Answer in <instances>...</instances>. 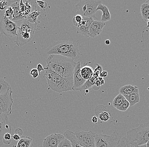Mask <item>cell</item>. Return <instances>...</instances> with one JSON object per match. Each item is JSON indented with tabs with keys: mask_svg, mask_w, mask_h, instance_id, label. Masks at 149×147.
I'll return each mask as SVG.
<instances>
[{
	"mask_svg": "<svg viewBox=\"0 0 149 147\" xmlns=\"http://www.w3.org/2000/svg\"><path fill=\"white\" fill-rule=\"evenodd\" d=\"M47 67L58 75L73 80V72L76 62L68 58L59 55H49L46 60Z\"/></svg>",
	"mask_w": 149,
	"mask_h": 147,
	"instance_id": "1",
	"label": "cell"
},
{
	"mask_svg": "<svg viewBox=\"0 0 149 147\" xmlns=\"http://www.w3.org/2000/svg\"><path fill=\"white\" fill-rule=\"evenodd\" d=\"M46 54L62 56L74 60L83 55L79 50V42L64 40L57 42L46 49Z\"/></svg>",
	"mask_w": 149,
	"mask_h": 147,
	"instance_id": "2",
	"label": "cell"
},
{
	"mask_svg": "<svg viewBox=\"0 0 149 147\" xmlns=\"http://www.w3.org/2000/svg\"><path fill=\"white\" fill-rule=\"evenodd\" d=\"M47 84L49 88L58 93L73 90V80L64 78L53 71L49 67L44 68Z\"/></svg>",
	"mask_w": 149,
	"mask_h": 147,
	"instance_id": "3",
	"label": "cell"
},
{
	"mask_svg": "<svg viewBox=\"0 0 149 147\" xmlns=\"http://www.w3.org/2000/svg\"><path fill=\"white\" fill-rule=\"evenodd\" d=\"M126 138L127 146H137L147 144L149 140V123L127 131Z\"/></svg>",
	"mask_w": 149,
	"mask_h": 147,
	"instance_id": "4",
	"label": "cell"
},
{
	"mask_svg": "<svg viewBox=\"0 0 149 147\" xmlns=\"http://www.w3.org/2000/svg\"><path fill=\"white\" fill-rule=\"evenodd\" d=\"M36 23H31L27 19L23 21L18 29L16 43L18 46H23L30 41L36 30Z\"/></svg>",
	"mask_w": 149,
	"mask_h": 147,
	"instance_id": "5",
	"label": "cell"
},
{
	"mask_svg": "<svg viewBox=\"0 0 149 147\" xmlns=\"http://www.w3.org/2000/svg\"><path fill=\"white\" fill-rule=\"evenodd\" d=\"M102 1L99 0H85L81 1L75 5L77 10V15H79L82 17H95L97 12V8Z\"/></svg>",
	"mask_w": 149,
	"mask_h": 147,
	"instance_id": "6",
	"label": "cell"
},
{
	"mask_svg": "<svg viewBox=\"0 0 149 147\" xmlns=\"http://www.w3.org/2000/svg\"><path fill=\"white\" fill-rule=\"evenodd\" d=\"M121 137L120 134L117 133L111 135L96 134L95 137V147H116Z\"/></svg>",
	"mask_w": 149,
	"mask_h": 147,
	"instance_id": "7",
	"label": "cell"
},
{
	"mask_svg": "<svg viewBox=\"0 0 149 147\" xmlns=\"http://www.w3.org/2000/svg\"><path fill=\"white\" fill-rule=\"evenodd\" d=\"M18 26L17 24L4 15L0 21V31L8 37H17Z\"/></svg>",
	"mask_w": 149,
	"mask_h": 147,
	"instance_id": "8",
	"label": "cell"
},
{
	"mask_svg": "<svg viewBox=\"0 0 149 147\" xmlns=\"http://www.w3.org/2000/svg\"><path fill=\"white\" fill-rule=\"evenodd\" d=\"M13 92L10 88L7 93L4 94H0V113L9 116L12 112V106L13 99L12 97Z\"/></svg>",
	"mask_w": 149,
	"mask_h": 147,
	"instance_id": "9",
	"label": "cell"
},
{
	"mask_svg": "<svg viewBox=\"0 0 149 147\" xmlns=\"http://www.w3.org/2000/svg\"><path fill=\"white\" fill-rule=\"evenodd\" d=\"M80 146L82 147H95L96 133L92 131H77L74 132Z\"/></svg>",
	"mask_w": 149,
	"mask_h": 147,
	"instance_id": "10",
	"label": "cell"
},
{
	"mask_svg": "<svg viewBox=\"0 0 149 147\" xmlns=\"http://www.w3.org/2000/svg\"><path fill=\"white\" fill-rule=\"evenodd\" d=\"M81 68V67L80 61L76 62L73 74L74 91H77L79 88L82 86L86 81L81 76V73H80Z\"/></svg>",
	"mask_w": 149,
	"mask_h": 147,
	"instance_id": "11",
	"label": "cell"
},
{
	"mask_svg": "<svg viewBox=\"0 0 149 147\" xmlns=\"http://www.w3.org/2000/svg\"><path fill=\"white\" fill-rule=\"evenodd\" d=\"M65 138L63 135L53 134L44 139L43 142V147H58L59 143Z\"/></svg>",
	"mask_w": 149,
	"mask_h": 147,
	"instance_id": "12",
	"label": "cell"
},
{
	"mask_svg": "<svg viewBox=\"0 0 149 147\" xmlns=\"http://www.w3.org/2000/svg\"><path fill=\"white\" fill-rule=\"evenodd\" d=\"M93 21L94 20L92 17H83L81 22L77 27V33L89 38V27Z\"/></svg>",
	"mask_w": 149,
	"mask_h": 147,
	"instance_id": "13",
	"label": "cell"
},
{
	"mask_svg": "<svg viewBox=\"0 0 149 147\" xmlns=\"http://www.w3.org/2000/svg\"><path fill=\"white\" fill-rule=\"evenodd\" d=\"M106 23L101 21L94 20L90 25L89 28V37L95 38L97 37L102 32Z\"/></svg>",
	"mask_w": 149,
	"mask_h": 147,
	"instance_id": "14",
	"label": "cell"
},
{
	"mask_svg": "<svg viewBox=\"0 0 149 147\" xmlns=\"http://www.w3.org/2000/svg\"><path fill=\"white\" fill-rule=\"evenodd\" d=\"M12 127L9 122L8 116L6 114H0V132L4 135L6 133H11Z\"/></svg>",
	"mask_w": 149,
	"mask_h": 147,
	"instance_id": "15",
	"label": "cell"
},
{
	"mask_svg": "<svg viewBox=\"0 0 149 147\" xmlns=\"http://www.w3.org/2000/svg\"><path fill=\"white\" fill-rule=\"evenodd\" d=\"M119 92L123 96L128 95L134 93H139V90L136 86L128 84L121 87L119 90Z\"/></svg>",
	"mask_w": 149,
	"mask_h": 147,
	"instance_id": "16",
	"label": "cell"
},
{
	"mask_svg": "<svg viewBox=\"0 0 149 147\" xmlns=\"http://www.w3.org/2000/svg\"><path fill=\"white\" fill-rule=\"evenodd\" d=\"M64 137L69 140L71 144L72 147H82L79 144L78 138L74 132L69 130H66L64 133Z\"/></svg>",
	"mask_w": 149,
	"mask_h": 147,
	"instance_id": "17",
	"label": "cell"
},
{
	"mask_svg": "<svg viewBox=\"0 0 149 147\" xmlns=\"http://www.w3.org/2000/svg\"><path fill=\"white\" fill-rule=\"evenodd\" d=\"M97 11H101L102 12V15L101 17V22H105L109 21L111 19V16L109 11V8L104 4L102 3H100L98 5L96 9Z\"/></svg>",
	"mask_w": 149,
	"mask_h": 147,
	"instance_id": "18",
	"label": "cell"
},
{
	"mask_svg": "<svg viewBox=\"0 0 149 147\" xmlns=\"http://www.w3.org/2000/svg\"><path fill=\"white\" fill-rule=\"evenodd\" d=\"M11 7L13 10L14 14L13 17L12 21L18 22L23 19V16L21 14L19 9V2L17 1L16 2L12 4Z\"/></svg>",
	"mask_w": 149,
	"mask_h": 147,
	"instance_id": "19",
	"label": "cell"
},
{
	"mask_svg": "<svg viewBox=\"0 0 149 147\" xmlns=\"http://www.w3.org/2000/svg\"><path fill=\"white\" fill-rule=\"evenodd\" d=\"M141 14L142 19L144 22L148 24L149 18V1H146L141 6Z\"/></svg>",
	"mask_w": 149,
	"mask_h": 147,
	"instance_id": "20",
	"label": "cell"
},
{
	"mask_svg": "<svg viewBox=\"0 0 149 147\" xmlns=\"http://www.w3.org/2000/svg\"><path fill=\"white\" fill-rule=\"evenodd\" d=\"M94 70L92 68L88 66H84L81 68V73L82 77L85 80H88L93 76Z\"/></svg>",
	"mask_w": 149,
	"mask_h": 147,
	"instance_id": "21",
	"label": "cell"
},
{
	"mask_svg": "<svg viewBox=\"0 0 149 147\" xmlns=\"http://www.w3.org/2000/svg\"><path fill=\"white\" fill-rule=\"evenodd\" d=\"M33 146L32 138L29 136H23L20 138L15 147H32Z\"/></svg>",
	"mask_w": 149,
	"mask_h": 147,
	"instance_id": "22",
	"label": "cell"
},
{
	"mask_svg": "<svg viewBox=\"0 0 149 147\" xmlns=\"http://www.w3.org/2000/svg\"><path fill=\"white\" fill-rule=\"evenodd\" d=\"M124 96L126 100L129 102L131 107L134 106L140 101L139 93H134L128 95H125Z\"/></svg>",
	"mask_w": 149,
	"mask_h": 147,
	"instance_id": "23",
	"label": "cell"
},
{
	"mask_svg": "<svg viewBox=\"0 0 149 147\" xmlns=\"http://www.w3.org/2000/svg\"><path fill=\"white\" fill-rule=\"evenodd\" d=\"M96 79H95L93 76H92L88 80L86 81L84 83L82 86L79 88L77 91H81L84 90H88V89L93 87V86L95 85Z\"/></svg>",
	"mask_w": 149,
	"mask_h": 147,
	"instance_id": "24",
	"label": "cell"
},
{
	"mask_svg": "<svg viewBox=\"0 0 149 147\" xmlns=\"http://www.w3.org/2000/svg\"><path fill=\"white\" fill-rule=\"evenodd\" d=\"M125 100V98L123 95L119 94L113 100V106L116 109L121 106Z\"/></svg>",
	"mask_w": 149,
	"mask_h": 147,
	"instance_id": "25",
	"label": "cell"
},
{
	"mask_svg": "<svg viewBox=\"0 0 149 147\" xmlns=\"http://www.w3.org/2000/svg\"><path fill=\"white\" fill-rule=\"evenodd\" d=\"M10 84L6 81L0 79V94H4L11 88Z\"/></svg>",
	"mask_w": 149,
	"mask_h": 147,
	"instance_id": "26",
	"label": "cell"
},
{
	"mask_svg": "<svg viewBox=\"0 0 149 147\" xmlns=\"http://www.w3.org/2000/svg\"><path fill=\"white\" fill-rule=\"evenodd\" d=\"M100 121L103 122H107L109 120L110 115L109 113L107 112V111H104L100 112L98 115Z\"/></svg>",
	"mask_w": 149,
	"mask_h": 147,
	"instance_id": "27",
	"label": "cell"
},
{
	"mask_svg": "<svg viewBox=\"0 0 149 147\" xmlns=\"http://www.w3.org/2000/svg\"><path fill=\"white\" fill-rule=\"evenodd\" d=\"M130 107V105L129 102L127 100H125L124 102L123 103V104L121 106H120V107L116 108V109L120 111L124 112V111H126Z\"/></svg>",
	"mask_w": 149,
	"mask_h": 147,
	"instance_id": "28",
	"label": "cell"
},
{
	"mask_svg": "<svg viewBox=\"0 0 149 147\" xmlns=\"http://www.w3.org/2000/svg\"><path fill=\"white\" fill-rule=\"evenodd\" d=\"M13 14V8L11 6H9V7H7V9L6 10L4 16L9 18L10 20H12Z\"/></svg>",
	"mask_w": 149,
	"mask_h": 147,
	"instance_id": "29",
	"label": "cell"
},
{
	"mask_svg": "<svg viewBox=\"0 0 149 147\" xmlns=\"http://www.w3.org/2000/svg\"><path fill=\"white\" fill-rule=\"evenodd\" d=\"M83 17L79 15H76L72 20L73 25L75 26H78L82 20Z\"/></svg>",
	"mask_w": 149,
	"mask_h": 147,
	"instance_id": "30",
	"label": "cell"
},
{
	"mask_svg": "<svg viewBox=\"0 0 149 147\" xmlns=\"http://www.w3.org/2000/svg\"><path fill=\"white\" fill-rule=\"evenodd\" d=\"M11 138H12V136L10 133H6L3 135V144L6 145L10 144L11 142Z\"/></svg>",
	"mask_w": 149,
	"mask_h": 147,
	"instance_id": "31",
	"label": "cell"
},
{
	"mask_svg": "<svg viewBox=\"0 0 149 147\" xmlns=\"http://www.w3.org/2000/svg\"><path fill=\"white\" fill-rule=\"evenodd\" d=\"M58 147H72V145L70 142L65 137L61 141Z\"/></svg>",
	"mask_w": 149,
	"mask_h": 147,
	"instance_id": "32",
	"label": "cell"
},
{
	"mask_svg": "<svg viewBox=\"0 0 149 147\" xmlns=\"http://www.w3.org/2000/svg\"><path fill=\"white\" fill-rule=\"evenodd\" d=\"M40 13H39L38 11H35L34 12H33L29 16V18H31L32 20H33V23H36L37 17H38Z\"/></svg>",
	"mask_w": 149,
	"mask_h": 147,
	"instance_id": "33",
	"label": "cell"
},
{
	"mask_svg": "<svg viewBox=\"0 0 149 147\" xmlns=\"http://www.w3.org/2000/svg\"><path fill=\"white\" fill-rule=\"evenodd\" d=\"M126 138L123 137L120 139L116 147H126Z\"/></svg>",
	"mask_w": 149,
	"mask_h": 147,
	"instance_id": "34",
	"label": "cell"
},
{
	"mask_svg": "<svg viewBox=\"0 0 149 147\" xmlns=\"http://www.w3.org/2000/svg\"><path fill=\"white\" fill-rule=\"evenodd\" d=\"M36 2L42 10H45L47 7V3L43 1H37Z\"/></svg>",
	"mask_w": 149,
	"mask_h": 147,
	"instance_id": "35",
	"label": "cell"
},
{
	"mask_svg": "<svg viewBox=\"0 0 149 147\" xmlns=\"http://www.w3.org/2000/svg\"><path fill=\"white\" fill-rule=\"evenodd\" d=\"M30 75H31L33 78V79H35L37 78L38 76L40 75L39 72L37 70V69L33 68L31 70L30 72Z\"/></svg>",
	"mask_w": 149,
	"mask_h": 147,
	"instance_id": "36",
	"label": "cell"
},
{
	"mask_svg": "<svg viewBox=\"0 0 149 147\" xmlns=\"http://www.w3.org/2000/svg\"><path fill=\"white\" fill-rule=\"evenodd\" d=\"M8 4L9 3L7 1H0V10H5Z\"/></svg>",
	"mask_w": 149,
	"mask_h": 147,
	"instance_id": "37",
	"label": "cell"
},
{
	"mask_svg": "<svg viewBox=\"0 0 149 147\" xmlns=\"http://www.w3.org/2000/svg\"><path fill=\"white\" fill-rule=\"evenodd\" d=\"M15 134L18 135L19 137H21L23 135V131L21 128H17L15 130Z\"/></svg>",
	"mask_w": 149,
	"mask_h": 147,
	"instance_id": "38",
	"label": "cell"
},
{
	"mask_svg": "<svg viewBox=\"0 0 149 147\" xmlns=\"http://www.w3.org/2000/svg\"><path fill=\"white\" fill-rule=\"evenodd\" d=\"M37 70H38V71L39 72V73H40V72L42 71H43L44 70V68L43 67L42 65L40 64H38L37 66Z\"/></svg>",
	"mask_w": 149,
	"mask_h": 147,
	"instance_id": "39",
	"label": "cell"
},
{
	"mask_svg": "<svg viewBox=\"0 0 149 147\" xmlns=\"http://www.w3.org/2000/svg\"><path fill=\"white\" fill-rule=\"evenodd\" d=\"M97 67L95 69V70L94 72H98L101 73V72L102 71V68L101 66L100 65L98 64H97Z\"/></svg>",
	"mask_w": 149,
	"mask_h": 147,
	"instance_id": "40",
	"label": "cell"
},
{
	"mask_svg": "<svg viewBox=\"0 0 149 147\" xmlns=\"http://www.w3.org/2000/svg\"><path fill=\"white\" fill-rule=\"evenodd\" d=\"M107 75H108V72L107 71H102L100 74L99 76L102 78L107 77Z\"/></svg>",
	"mask_w": 149,
	"mask_h": 147,
	"instance_id": "41",
	"label": "cell"
},
{
	"mask_svg": "<svg viewBox=\"0 0 149 147\" xmlns=\"http://www.w3.org/2000/svg\"><path fill=\"white\" fill-rule=\"evenodd\" d=\"M92 121L93 123L96 124L97 123L98 118L96 116H94L92 118Z\"/></svg>",
	"mask_w": 149,
	"mask_h": 147,
	"instance_id": "42",
	"label": "cell"
},
{
	"mask_svg": "<svg viewBox=\"0 0 149 147\" xmlns=\"http://www.w3.org/2000/svg\"><path fill=\"white\" fill-rule=\"evenodd\" d=\"M4 135L0 132V146H2L3 144V139Z\"/></svg>",
	"mask_w": 149,
	"mask_h": 147,
	"instance_id": "43",
	"label": "cell"
},
{
	"mask_svg": "<svg viewBox=\"0 0 149 147\" xmlns=\"http://www.w3.org/2000/svg\"><path fill=\"white\" fill-rule=\"evenodd\" d=\"M13 137L15 140H19L20 139V138H21L18 135L15 134L13 136Z\"/></svg>",
	"mask_w": 149,
	"mask_h": 147,
	"instance_id": "44",
	"label": "cell"
},
{
	"mask_svg": "<svg viewBox=\"0 0 149 147\" xmlns=\"http://www.w3.org/2000/svg\"><path fill=\"white\" fill-rule=\"evenodd\" d=\"M97 86H101V83H100V82L98 80L97 78L96 81L95 83V84Z\"/></svg>",
	"mask_w": 149,
	"mask_h": 147,
	"instance_id": "45",
	"label": "cell"
},
{
	"mask_svg": "<svg viewBox=\"0 0 149 147\" xmlns=\"http://www.w3.org/2000/svg\"><path fill=\"white\" fill-rule=\"evenodd\" d=\"M105 42L107 45H109L110 44V41L109 40H107L105 41Z\"/></svg>",
	"mask_w": 149,
	"mask_h": 147,
	"instance_id": "46",
	"label": "cell"
},
{
	"mask_svg": "<svg viewBox=\"0 0 149 147\" xmlns=\"http://www.w3.org/2000/svg\"><path fill=\"white\" fill-rule=\"evenodd\" d=\"M100 83H101V85H103L105 84V81H104V80H102L100 81Z\"/></svg>",
	"mask_w": 149,
	"mask_h": 147,
	"instance_id": "47",
	"label": "cell"
},
{
	"mask_svg": "<svg viewBox=\"0 0 149 147\" xmlns=\"http://www.w3.org/2000/svg\"><path fill=\"white\" fill-rule=\"evenodd\" d=\"M1 114V113H0V114Z\"/></svg>",
	"mask_w": 149,
	"mask_h": 147,
	"instance_id": "48",
	"label": "cell"
}]
</instances>
